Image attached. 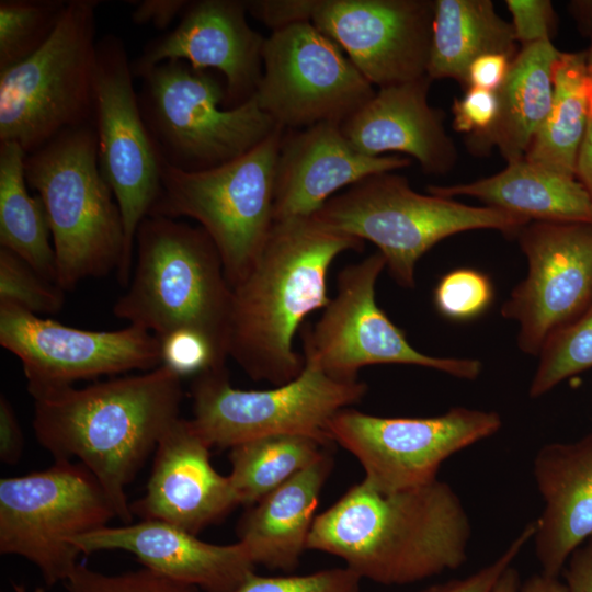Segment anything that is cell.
<instances>
[{
	"label": "cell",
	"mask_w": 592,
	"mask_h": 592,
	"mask_svg": "<svg viewBox=\"0 0 592 592\" xmlns=\"http://www.w3.org/2000/svg\"><path fill=\"white\" fill-rule=\"evenodd\" d=\"M470 538L468 512L449 483L380 492L362 480L316 515L307 549L341 558L362 580L403 585L462 567Z\"/></svg>",
	"instance_id": "6da1fadb"
},
{
	"label": "cell",
	"mask_w": 592,
	"mask_h": 592,
	"mask_svg": "<svg viewBox=\"0 0 592 592\" xmlns=\"http://www.w3.org/2000/svg\"><path fill=\"white\" fill-rule=\"evenodd\" d=\"M34 398L33 429L55 460L86 466L109 496L117 519L133 521L126 487L179 419L182 376L170 366L116 377L84 388L72 385Z\"/></svg>",
	"instance_id": "7a4b0ae2"
},
{
	"label": "cell",
	"mask_w": 592,
	"mask_h": 592,
	"mask_svg": "<svg viewBox=\"0 0 592 592\" xmlns=\"http://www.w3.org/2000/svg\"><path fill=\"white\" fill-rule=\"evenodd\" d=\"M363 247L312 217L273 224L252 267L232 287L228 354L250 378L280 386L303 372L295 333L330 301L326 281L333 260Z\"/></svg>",
	"instance_id": "3957f363"
},
{
	"label": "cell",
	"mask_w": 592,
	"mask_h": 592,
	"mask_svg": "<svg viewBox=\"0 0 592 592\" xmlns=\"http://www.w3.org/2000/svg\"><path fill=\"white\" fill-rule=\"evenodd\" d=\"M136 264L113 314L160 342L175 333L204 338L226 365L232 287L202 227L149 215L135 236Z\"/></svg>",
	"instance_id": "277c9868"
},
{
	"label": "cell",
	"mask_w": 592,
	"mask_h": 592,
	"mask_svg": "<svg viewBox=\"0 0 592 592\" xmlns=\"http://www.w3.org/2000/svg\"><path fill=\"white\" fill-rule=\"evenodd\" d=\"M25 177L45 208L56 284L73 289L118 270L125 250L122 214L104 179L94 123L62 130L26 155Z\"/></svg>",
	"instance_id": "5b68a950"
},
{
	"label": "cell",
	"mask_w": 592,
	"mask_h": 592,
	"mask_svg": "<svg viewBox=\"0 0 592 592\" xmlns=\"http://www.w3.org/2000/svg\"><path fill=\"white\" fill-rule=\"evenodd\" d=\"M310 217L334 231L374 243L391 277L406 288L415 284L417 262L441 240L475 229L516 236L530 223L503 209L420 194L405 177L391 172L349 186Z\"/></svg>",
	"instance_id": "8992f818"
},
{
	"label": "cell",
	"mask_w": 592,
	"mask_h": 592,
	"mask_svg": "<svg viewBox=\"0 0 592 592\" xmlns=\"http://www.w3.org/2000/svg\"><path fill=\"white\" fill-rule=\"evenodd\" d=\"M141 79L138 100L151 139L163 162L202 171L231 161L264 140L278 125L254 96L226 109V90L212 70L184 60H167Z\"/></svg>",
	"instance_id": "52a82bcc"
},
{
	"label": "cell",
	"mask_w": 592,
	"mask_h": 592,
	"mask_svg": "<svg viewBox=\"0 0 592 592\" xmlns=\"http://www.w3.org/2000/svg\"><path fill=\"white\" fill-rule=\"evenodd\" d=\"M284 132L277 126L244 155L207 170L183 171L161 160V189L149 215L196 220L215 243L231 287L250 271L274 224Z\"/></svg>",
	"instance_id": "ba28073f"
},
{
	"label": "cell",
	"mask_w": 592,
	"mask_h": 592,
	"mask_svg": "<svg viewBox=\"0 0 592 592\" xmlns=\"http://www.w3.org/2000/svg\"><path fill=\"white\" fill-rule=\"evenodd\" d=\"M98 0H70L49 39L0 71V143L26 155L65 129L93 123Z\"/></svg>",
	"instance_id": "9c48e42d"
},
{
	"label": "cell",
	"mask_w": 592,
	"mask_h": 592,
	"mask_svg": "<svg viewBox=\"0 0 592 592\" xmlns=\"http://www.w3.org/2000/svg\"><path fill=\"white\" fill-rule=\"evenodd\" d=\"M114 517L105 490L79 462L55 460L45 470L0 480V553L35 565L48 587L64 583L79 563L71 540Z\"/></svg>",
	"instance_id": "30bf717a"
},
{
	"label": "cell",
	"mask_w": 592,
	"mask_h": 592,
	"mask_svg": "<svg viewBox=\"0 0 592 592\" xmlns=\"http://www.w3.org/2000/svg\"><path fill=\"white\" fill-rule=\"evenodd\" d=\"M367 385L340 380L305 362L292 382L264 390L231 386L226 367L196 375L191 387L193 422L210 447L231 448L258 437L297 434L333 444L328 425L362 400Z\"/></svg>",
	"instance_id": "8fae6325"
},
{
	"label": "cell",
	"mask_w": 592,
	"mask_h": 592,
	"mask_svg": "<svg viewBox=\"0 0 592 592\" xmlns=\"http://www.w3.org/2000/svg\"><path fill=\"white\" fill-rule=\"evenodd\" d=\"M385 267V258L375 252L338 274L334 297L319 320L303 332L304 361L340 380H357L361 368L376 364L415 365L476 379L480 361L419 352L378 307L375 288Z\"/></svg>",
	"instance_id": "7c38bea8"
},
{
	"label": "cell",
	"mask_w": 592,
	"mask_h": 592,
	"mask_svg": "<svg viewBox=\"0 0 592 592\" xmlns=\"http://www.w3.org/2000/svg\"><path fill=\"white\" fill-rule=\"evenodd\" d=\"M501 426L499 413L465 407L428 418L377 417L346 408L330 421L328 433L358 460L366 485L396 492L436 480L447 458Z\"/></svg>",
	"instance_id": "4fadbf2b"
},
{
	"label": "cell",
	"mask_w": 592,
	"mask_h": 592,
	"mask_svg": "<svg viewBox=\"0 0 592 592\" xmlns=\"http://www.w3.org/2000/svg\"><path fill=\"white\" fill-rule=\"evenodd\" d=\"M93 123L100 170L119 207L125 250L116 271L127 287L139 224L161 189V158L141 115L138 93L124 42L107 34L98 41Z\"/></svg>",
	"instance_id": "5bb4252c"
},
{
	"label": "cell",
	"mask_w": 592,
	"mask_h": 592,
	"mask_svg": "<svg viewBox=\"0 0 592 592\" xmlns=\"http://www.w3.org/2000/svg\"><path fill=\"white\" fill-rule=\"evenodd\" d=\"M262 61L253 96L284 129L341 125L376 92L340 46L309 21L272 31Z\"/></svg>",
	"instance_id": "9a60e30c"
},
{
	"label": "cell",
	"mask_w": 592,
	"mask_h": 592,
	"mask_svg": "<svg viewBox=\"0 0 592 592\" xmlns=\"http://www.w3.org/2000/svg\"><path fill=\"white\" fill-rule=\"evenodd\" d=\"M0 344L20 360L32 397L80 379L162 365L161 342L144 328L83 330L8 301H0Z\"/></svg>",
	"instance_id": "2e32d148"
},
{
	"label": "cell",
	"mask_w": 592,
	"mask_h": 592,
	"mask_svg": "<svg viewBox=\"0 0 592 592\" xmlns=\"http://www.w3.org/2000/svg\"><path fill=\"white\" fill-rule=\"evenodd\" d=\"M516 237L528 270L501 315L517 322L519 349L538 356L592 304V224L530 221Z\"/></svg>",
	"instance_id": "e0dca14e"
},
{
	"label": "cell",
	"mask_w": 592,
	"mask_h": 592,
	"mask_svg": "<svg viewBox=\"0 0 592 592\" xmlns=\"http://www.w3.org/2000/svg\"><path fill=\"white\" fill-rule=\"evenodd\" d=\"M434 1L312 0L310 23L384 88L426 75Z\"/></svg>",
	"instance_id": "ac0fdd59"
},
{
	"label": "cell",
	"mask_w": 592,
	"mask_h": 592,
	"mask_svg": "<svg viewBox=\"0 0 592 592\" xmlns=\"http://www.w3.org/2000/svg\"><path fill=\"white\" fill-rule=\"evenodd\" d=\"M247 12L246 1H190L180 23L150 41L132 61L134 77L167 60H184L195 69L223 75L226 109L247 102L262 77L265 41L248 24Z\"/></svg>",
	"instance_id": "d6986e66"
},
{
	"label": "cell",
	"mask_w": 592,
	"mask_h": 592,
	"mask_svg": "<svg viewBox=\"0 0 592 592\" xmlns=\"http://www.w3.org/2000/svg\"><path fill=\"white\" fill-rule=\"evenodd\" d=\"M210 448L191 420L177 419L157 445L146 493L130 503L133 515L197 535L239 505L229 477L213 467Z\"/></svg>",
	"instance_id": "ffe728a7"
},
{
	"label": "cell",
	"mask_w": 592,
	"mask_h": 592,
	"mask_svg": "<svg viewBox=\"0 0 592 592\" xmlns=\"http://www.w3.org/2000/svg\"><path fill=\"white\" fill-rule=\"evenodd\" d=\"M410 164L405 156L361 153L335 123L285 129L275 169L274 223L310 217L342 187Z\"/></svg>",
	"instance_id": "44dd1931"
},
{
	"label": "cell",
	"mask_w": 592,
	"mask_h": 592,
	"mask_svg": "<svg viewBox=\"0 0 592 592\" xmlns=\"http://www.w3.org/2000/svg\"><path fill=\"white\" fill-rule=\"evenodd\" d=\"M81 554L124 550L152 571L204 592H231L254 571L240 543L210 544L172 524L141 520L104 526L71 540Z\"/></svg>",
	"instance_id": "7402d4cb"
},
{
	"label": "cell",
	"mask_w": 592,
	"mask_h": 592,
	"mask_svg": "<svg viewBox=\"0 0 592 592\" xmlns=\"http://www.w3.org/2000/svg\"><path fill=\"white\" fill-rule=\"evenodd\" d=\"M431 82L425 75L379 88L340 125L343 135L363 155L406 153L426 173L448 172L457 161V149L445 130L443 112L428 102Z\"/></svg>",
	"instance_id": "603a6c76"
},
{
	"label": "cell",
	"mask_w": 592,
	"mask_h": 592,
	"mask_svg": "<svg viewBox=\"0 0 592 592\" xmlns=\"http://www.w3.org/2000/svg\"><path fill=\"white\" fill-rule=\"evenodd\" d=\"M533 476L544 503L535 520V555L540 572L559 577L570 555L592 536V433L543 445Z\"/></svg>",
	"instance_id": "cb8c5ba5"
},
{
	"label": "cell",
	"mask_w": 592,
	"mask_h": 592,
	"mask_svg": "<svg viewBox=\"0 0 592 592\" xmlns=\"http://www.w3.org/2000/svg\"><path fill=\"white\" fill-rule=\"evenodd\" d=\"M333 467L330 449L241 516L238 538L254 565L292 572L307 550L322 488Z\"/></svg>",
	"instance_id": "d4e9b609"
},
{
	"label": "cell",
	"mask_w": 592,
	"mask_h": 592,
	"mask_svg": "<svg viewBox=\"0 0 592 592\" xmlns=\"http://www.w3.org/2000/svg\"><path fill=\"white\" fill-rule=\"evenodd\" d=\"M428 192L448 198L473 196L530 221L592 224V198L577 178L551 172L525 158L509 162L494 175L465 184L430 185Z\"/></svg>",
	"instance_id": "484cf974"
},
{
	"label": "cell",
	"mask_w": 592,
	"mask_h": 592,
	"mask_svg": "<svg viewBox=\"0 0 592 592\" xmlns=\"http://www.w3.org/2000/svg\"><path fill=\"white\" fill-rule=\"evenodd\" d=\"M559 54L551 41L522 47L497 91L494 123L487 132L467 137L471 152L482 155L497 147L508 163L525 157L551 106L553 69Z\"/></svg>",
	"instance_id": "4316f807"
},
{
	"label": "cell",
	"mask_w": 592,
	"mask_h": 592,
	"mask_svg": "<svg viewBox=\"0 0 592 592\" xmlns=\"http://www.w3.org/2000/svg\"><path fill=\"white\" fill-rule=\"evenodd\" d=\"M516 39L511 22L490 0H435L426 75L452 78L466 87L470 65L487 54L514 59Z\"/></svg>",
	"instance_id": "83f0119b"
},
{
	"label": "cell",
	"mask_w": 592,
	"mask_h": 592,
	"mask_svg": "<svg viewBox=\"0 0 592 592\" xmlns=\"http://www.w3.org/2000/svg\"><path fill=\"white\" fill-rule=\"evenodd\" d=\"M553 80L551 106L524 158L551 172L576 178L577 156L588 122L585 50L560 52Z\"/></svg>",
	"instance_id": "f1b7e54d"
},
{
	"label": "cell",
	"mask_w": 592,
	"mask_h": 592,
	"mask_svg": "<svg viewBox=\"0 0 592 592\" xmlns=\"http://www.w3.org/2000/svg\"><path fill=\"white\" fill-rule=\"evenodd\" d=\"M25 158L18 143H0V246L56 284L50 230L41 198L29 192Z\"/></svg>",
	"instance_id": "f546056e"
},
{
	"label": "cell",
	"mask_w": 592,
	"mask_h": 592,
	"mask_svg": "<svg viewBox=\"0 0 592 592\" xmlns=\"http://www.w3.org/2000/svg\"><path fill=\"white\" fill-rule=\"evenodd\" d=\"M331 445L311 436L280 434L231 447L228 477L239 504H255L321 457Z\"/></svg>",
	"instance_id": "4dcf8cb0"
},
{
	"label": "cell",
	"mask_w": 592,
	"mask_h": 592,
	"mask_svg": "<svg viewBox=\"0 0 592 592\" xmlns=\"http://www.w3.org/2000/svg\"><path fill=\"white\" fill-rule=\"evenodd\" d=\"M68 1H0V71L36 53L52 36Z\"/></svg>",
	"instance_id": "1f68e13d"
},
{
	"label": "cell",
	"mask_w": 592,
	"mask_h": 592,
	"mask_svg": "<svg viewBox=\"0 0 592 592\" xmlns=\"http://www.w3.org/2000/svg\"><path fill=\"white\" fill-rule=\"evenodd\" d=\"M530 385L531 398H539L561 382L592 367V304L576 320L555 332L538 354Z\"/></svg>",
	"instance_id": "d6a6232c"
},
{
	"label": "cell",
	"mask_w": 592,
	"mask_h": 592,
	"mask_svg": "<svg viewBox=\"0 0 592 592\" xmlns=\"http://www.w3.org/2000/svg\"><path fill=\"white\" fill-rule=\"evenodd\" d=\"M0 301L37 316L54 315L64 307L65 291L44 278L16 253L0 248Z\"/></svg>",
	"instance_id": "836d02e7"
},
{
	"label": "cell",
	"mask_w": 592,
	"mask_h": 592,
	"mask_svg": "<svg viewBox=\"0 0 592 592\" xmlns=\"http://www.w3.org/2000/svg\"><path fill=\"white\" fill-rule=\"evenodd\" d=\"M433 298L437 311L444 317L468 320L488 308L493 298V287L483 273L460 267L441 277Z\"/></svg>",
	"instance_id": "e575fe53"
},
{
	"label": "cell",
	"mask_w": 592,
	"mask_h": 592,
	"mask_svg": "<svg viewBox=\"0 0 592 592\" xmlns=\"http://www.w3.org/2000/svg\"><path fill=\"white\" fill-rule=\"evenodd\" d=\"M67 592H195V588L148 568L104 574L78 563L62 583Z\"/></svg>",
	"instance_id": "d590c367"
},
{
	"label": "cell",
	"mask_w": 592,
	"mask_h": 592,
	"mask_svg": "<svg viewBox=\"0 0 592 592\" xmlns=\"http://www.w3.org/2000/svg\"><path fill=\"white\" fill-rule=\"evenodd\" d=\"M361 581L345 566L301 576L267 577L253 571L231 592H360Z\"/></svg>",
	"instance_id": "8d00e7d4"
},
{
	"label": "cell",
	"mask_w": 592,
	"mask_h": 592,
	"mask_svg": "<svg viewBox=\"0 0 592 592\" xmlns=\"http://www.w3.org/2000/svg\"><path fill=\"white\" fill-rule=\"evenodd\" d=\"M535 532L534 521L525 525L503 553L487 566L467 577L435 583L419 592H490L502 572L512 566L522 549L533 539Z\"/></svg>",
	"instance_id": "74e56055"
},
{
	"label": "cell",
	"mask_w": 592,
	"mask_h": 592,
	"mask_svg": "<svg viewBox=\"0 0 592 592\" xmlns=\"http://www.w3.org/2000/svg\"><path fill=\"white\" fill-rule=\"evenodd\" d=\"M162 364L182 377L200 374L209 368L226 367L218 362L210 344L201 335L190 332L172 334L161 341Z\"/></svg>",
	"instance_id": "f35d334b"
},
{
	"label": "cell",
	"mask_w": 592,
	"mask_h": 592,
	"mask_svg": "<svg viewBox=\"0 0 592 592\" xmlns=\"http://www.w3.org/2000/svg\"><path fill=\"white\" fill-rule=\"evenodd\" d=\"M516 42L522 46L550 41L555 30V12L548 0H508Z\"/></svg>",
	"instance_id": "ab89813d"
},
{
	"label": "cell",
	"mask_w": 592,
	"mask_h": 592,
	"mask_svg": "<svg viewBox=\"0 0 592 592\" xmlns=\"http://www.w3.org/2000/svg\"><path fill=\"white\" fill-rule=\"evenodd\" d=\"M499 111L498 93L479 88H467L460 99H455L452 112L453 127L457 132L475 136L487 132Z\"/></svg>",
	"instance_id": "60d3db41"
},
{
	"label": "cell",
	"mask_w": 592,
	"mask_h": 592,
	"mask_svg": "<svg viewBox=\"0 0 592 592\" xmlns=\"http://www.w3.org/2000/svg\"><path fill=\"white\" fill-rule=\"evenodd\" d=\"M311 2L312 0H257L246 1V5L250 14L275 31L309 21Z\"/></svg>",
	"instance_id": "b9f144b4"
},
{
	"label": "cell",
	"mask_w": 592,
	"mask_h": 592,
	"mask_svg": "<svg viewBox=\"0 0 592 592\" xmlns=\"http://www.w3.org/2000/svg\"><path fill=\"white\" fill-rule=\"evenodd\" d=\"M513 59L503 54H487L469 67L466 88H479L497 92L504 82Z\"/></svg>",
	"instance_id": "7bdbcfd3"
},
{
	"label": "cell",
	"mask_w": 592,
	"mask_h": 592,
	"mask_svg": "<svg viewBox=\"0 0 592 592\" xmlns=\"http://www.w3.org/2000/svg\"><path fill=\"white\" fill-rule=\"evenodd\" d=\"M24 436L16 413L9 399L0 396V459L15 465L23 453Z\"/></svg>",
	"instance_id": "ee69618b"
},
{
	"label": "cell",
	"mask_w": 592,
	"mask_h": 592,
	"mask_svg": "<svg viewBox=\"0 0 592 592\" xmlns=\"http://www.w3.org/2000/svg\"><path fill=\"white\" fill-rule=\"evenodd\" d=\"M130 2V1H129ZM190 1L184 0H143L132 1V20L137 25L150 24L166 29L186 9Z\"/></svg>",
	"instance_id": "f6af8a7d"
},
{
	"label": "cell",
	"mask_w": 592,
	"mask_h": 592,
	"mask_svg": "<svg viewBox=\"0 0 592 592\" xmlns=\"http://www.w3.org/2000/svg\"><path fill=\"white\" fill-rule=\"evenodd\" d=\"M490 592H568L565 582L559 577H553L543 572L536 573L525 582L521 581L519 571L508 567L496 581Z\"/></svg>",
	"instance_id": "bcb514c9"
},
{
	"label": "cell",
	"mask_w": 592,
	"mask_h": 592,
	"mask_svg": "<svg viewBox=\"0 0 592 592\" xmlns=\"http://www.w3.org/2000/svg\"><path fill=\"white\" fill-rule=\"evenodd\" d=\"M563 574L568 592H592V536L570 555Z\"/></svg>",
	"instance_id": "7dc6e473"
},
{
	"label": "cell",
	"mask_w": 592,
	"mask_h": 592,
	"mask_svg": "<svg viewBox=\"0 0 592 592\" xmlns=\"http://www.w3.org/2000/svg\"><path fill=\"white\" fill-rule=\"evenodd\" d=\"M585 90L588 96V122L577 156L576 178L592 198V77L588 76V73Z\"/></svg>",
	"instance_id": "c3c4849f"
},
{
	"label": "cell",
	"mask_w": 592,
	"mask_h": 592,
	"mask_svg": "<svg viewBox=\"0 0 592 592\" xmlns=\"http://www.w3.org/2000/svg\"><path fill=\"white\" fill-rule=\"evenodd\" d=\"M569 10L574 18L579 31L592 35V0H574L569 2Z\"/></svg>",
	"instance_id": "681fc988"
},
{
	"label": "cell",
	"mask_w": 592,
	"mask_h": 592,
	"mask_svg": "<svg viewBox=\"0 0 592 592\" xmlns=\"http://www.w3.org/2000/svg\"><path fill=\"white\" fill-rule=\"evenodd\" d=\"M585 65H587L588 76L592 77V35H591V44L589 48L585 50Z\"/></svg>",
	"instance_id": "f907efd6"
},
{
	"label": "cell",
	"mask_w": 592,
	"mask_h": 592,
	"mask_svg": "<svg viewBox=\"0 0 592 592\" xmlns=\"http://www.w3.org/2000/svg\"><path fill=\"white\" fill-rule=\"evenodd\" d=\"M20 592H24V590L22 588L19 589Z\"/></svg>",
	"instance_id": "816d5d0a"
}]
</instances>
